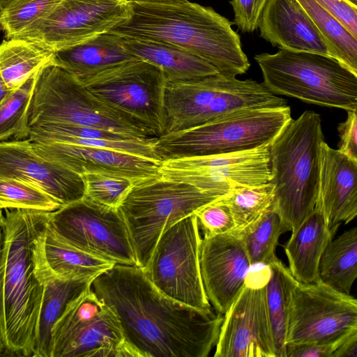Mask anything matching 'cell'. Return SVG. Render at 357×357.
Returning a JSON list of instances; mask_svg holds the SVG:
<instances>
[{
  "label": "cell",
  "mask_w": 357,
  "mask_h": 357,
  "mask_svg": "<svg viewBox=\"0 0 357 357\" xmlns=\"http://www.w3.org/2000/svg\"><path fill=\"white\" fill-rule=\"evenodd\" d=\"M130 13L128 0H61L50 14L15 38L56 52L110 31Z\"/></svg>",
  "instance_id": "obj_16"
},
{
  "label": "cell",
  "mask_w": 357,
  "mask_h": 357,
  "mask_svg": "<svg viewBox=\"0 0 357 357\" xmlns=\"http://www.w3.org/2000/svg\"><path fill=\"white\" fill-rule=\"evenodd\" d=\"M326 224L334 234L357 215V161L325 142L321 146L319 196Z\"/></svg>",
  "instance_id": "obj_21"
},
{
  "label": "cell",
  "mask_w": 357,
  "mask_h": 357,
  "mask_svg": "<svg viewBox=\"0 0 357 357\" xmlns=\"http://www.w3.org/2000/svg\"><path fill=\"white\" fill-rule=\"evenodd\" d=\"M255 60L261 70L263 84L275 95L357 110V75L332 56L280 50L256 54Z\"/></svg>",
  "instance_id": "obj_6"
},
{
  "label": "cell",
  "mask_w": 357,
  "mask_h": 357,
  "mask_svg": "<svg viewBox=\"0 0 357 357\" xmlns=\"http://www.w3.org/2000/svg\"><path fill=\"white\" fill-rule=\"evenodd\" d=\"M62 205L41 190L25 182L0 177V206L52 212Z\"/></svg>",
  "instance_id": "obj_36"
},
{
  "label": "cell",
  "mask_w": 357,
  "mask_h": 357,
  "mask_svg": "<svg viewBox=\"0 0 357 357\" xmlns=\"http://www.w3.org/2000/svg\"><path fill=\"white\" fill-rule=\"evenodd\" d=\"M221 197L161 176L134 184L119 208L126 223L137 266L142 270L147 267L167 229Z\"/></svg>",
  "instance_id": "obj_9"
},
{
  "label": "cell",
  "mask_w": 357,
  "mask_h": 357,
  "mask_svg": "<svg viewBox=\"0 0 357 357\" xmlns=\"http://www.w3.org/2000/svg\"><path fill=\"white\" fill-rule=\"evenodd\" d=\"M33 78L13 91L0 105V142L29 139L27 109Z\"/></svg>",
  "instance_id": "obj_34"
},
{
  "label": "cell",
  "mask_w": 357,
  "mask_h": 357,
  "mask_svg": "<svg viewBox=\"0 0 357 357\" xmlns=\"http://www.w3.org/2000/svg\"><path fill=\"white\" fill-rule=\"evenodd\" d=\"M47 223L64 241L86 252L116 264L137 266L119 208L83 197L50 212Z\"/></svg>",
  "instance_id": "obj_13"
},
{
  "label": "cell",
  "mask_w": 357,
  "mask_h": 357,
  "mask_svg": "<svg viewBox=\"0 0 357 357\" xmlns=\"http://www.w3.org/2000/svg\"><path fill=\"white\" fill-rule=\"evenodd\" d=\"M199 262L206 297L217 312L225 314L252 267L244 245L234 230L203 238Z\"/></svg>",
  "instance_id": "obj_18"
},
{
  "label": "cell",
  "mask_w": 357,
  "mask_h": 357,
  "mask_svg": "<svg viewBox=\"0 0 357 357\" xmlns=\"http://www.w3.org/2000/svg\"><path fill=\"white\" fill-rule=\"evenodd\" d=\"M320 280L331 288L350 294L357 278V227L345 231L326 245L319 265Z\"/></svg>",
  "instance_id": "obj_29"
},
{
  "label": "cell",
  "mask_w": 357,
  "mask_h": 357,
  "mask_svg": "<svg viewBox=\"0 0 357 357\" xmlns=\"http://www.w3.org/2000/svg\"><path fill=\"white\" fill-rule=\"evenodd\" d=\"M135 59L121 37L109 31L54 52L53 63L84 79Z\"/></svg>",
  "instance_id": "obj_25"
},
{
  "label": "cell",
  "mask_w": 357,
  "mask_h": 357,
  "mask_svg": "<svg viewBox=\"0 0 357 357\" xmlns=\"http://www.w3.org/2000/svg\"><path fill=\"white\" fill-rule=\"evenodd\" d=\"M234 231L241 240L252 266L272 263L277 258L280 236L288 231L273 204L257 219Z\"/></svg>",
  "instance_id": "obj_31"
},
{
  "label": "cell",
  "mask_w": 357,
  "mask_h": 357,
  "mask_svg": "<svg viewBox=\"0 0 357 357\" xmlns=\"http://www.w3.org/2000/svg\"><path fill=\"white\" fill-rule=\"evenodd\" d=\"M28 126L61 123L105 130L137 139L157 138L144 124L92 94L73 73L49 64L35 75L27 109Z\"/></svg>",
  "instance_id": "obj_5"
},
{
  "label": "cell",
  "mask_w": 357,
  "mask_h": 357,
  "mask_svg": "<svg viewBox=\"0 0 357 357\" xmlns=\"http://www.w3.org/2000/svg\"><path fill=\"white\" fill-rule=\"evenodd\" d=\"M3 209L1 208V207L0 206V214L2 212Z\"/></svg>",
  "instance_id": "obj_49"
},
{
  "label": "cell",
  "mask_w": 357,
  "mask_h": 357,
  "mask_svg": "<svg viewBox=\"0 0 357 357\" xmlns=\"http://www.w3.org/2000/svg\"><path fill=\"white\" fill-rule=\"evenodd\" d=\"M136 3H181L188 1V0H128Z\"/></svg>",
  "instance_id": "obj_45"
},
{
  "label": "cell",
  "mask_w": 357,
  "mask_h": 357,
  "mask_svg": "<svg viewBox=\"0 0 357 357\" xmlns=\"http://www.w3.org/2000/svg\"><path fill=\"white\" fill-rule=\"evenodd\" d=\"M331 357H357V331L340 341Z\"/></svg>",
  "instance_id": "obj_43"
},
{
  "label": "cell",
  "mask_w": 357,
  "mask_h": 357,
  "mask_svg": "<svg viewBox=\"0 0 357 357\" xmlns=\"http://www.w3.org/2000/svg\"><path fill=\"white\" fill-rule=\"evenodd\" d=\"M340 341L330 344H287L285 357H331Z\"/></svg>",
  "instance_id": "obj_42"
},
{
  "label": "cell",
  "mask_w": 357,
  "mask_h": 357,
  "mask_svg": "<svg viewBox=\"0 0 357 357\" xmlns=\"http://www.w3.org/2000/svg\"><path fill=\"white\" fill-rule=\"evenodd\" d=\"M286 105V100L250 79L217 74L184 81L167 80L164 134L198 126L244 109Z\"/></svg>",
  "instance_id": "obj_8"
},
{
  "label": "cell",
  "mask_w": 357,
  "mask_h": 357,
  "mask_svg": "<svg viewBox=\"0 0 357 357\" xmlns=\"http://www.w3.org/2000/svg\"><path fill=\"white\" fill-rule=\"evenodd\" d=\"M346 1H347L349 3L357 6V0H346Z\"/></svg>",
  "instance_id": "obj_48"
},
{
  "label": "cell",
  "mask_w": 357,
  "mask_h": 357,
  "mask_svg": "<svg viewBox=\"0 0 357 357\" xmlns=\"http://www.w3.org/2000/svg\"><path fill=\"white\" fill-rule=\"evenodd\" d=\"M271 144L231 153L165 160L160 175L223 197L238 188L270 182Z\"/></svg>",
  "instance_id": "obj_15"
},
{
  "label": "cell",
  "mask_w": 357,
  "mask_h": 357,
  "mask_svg": "<svg viewBox=\"0 0 357 357\" xmlns=\"http://www.w3.org/2000/svg\"><path fill=\"white\" fill-rule=\"evenodd\" d=\"M326 41L331 56L357 75V39L314 0H296Z\"/></svg>",
  "instance_id": "obj_32"
},
{
  "label": "cell",
  "mask_w": 357,
  "mask_h": 357,
  "mask_svg": "<svg viewBox=\"0 0 357 357\" xmlns=\"http://www.w3.org/2000/svg\"><path fill=\"white\" fill-rule=\"evenodd\" d=\"M274 186L271 183L247 186L231 191L222 199L231 211L235 229H240L256 219L269 208L273 202Z\"/></svg>",
  "instance_id": "obj_33"
},
{
  "label": "cell",
  "mask_w": 357,
  "mask_h": 357,
  "mask_svg": "<svg viewBox=\"0 0 357 357\" xmlns=\"http://www.w3.org/2000/svg\"><path fill=\"white\" fill-rule=\"evenodd\" d=\"M80 80L96 97L158 137L165 133L167 79L158 67L135 59Z\"/></svg>",
  "instance_id": "obj_11"
},
{
  "label": "cell",
  "mask_w": 357,
  "mask_h": 357,
  "mask_svg": "<svg viewBox=\"0 0 357 357\" xmlns=\"http://www.w3.org/2000/svg\"><path fill=\"white\" fill-rule=\"evenodd\" d=\"M3 210L1 315L6 356L34 357L43 285L34 273L33 243L47 222L50 212Z\"/></svg>",
  "instance_id": "obj_3"
},
{
  "label": "cell",
  "mask_w": 357,
  "mask_h": 357,
  "mask_svg": "<svg viewBox=\"0 0 357 357\" xmlns=\"http://www.w3.org/2000/svg\"><path fill=\"white\" fill-rule=\"evenodd\" d=\"M321 207L317 204L312 213L291 232L284 246L289 270L301 284L320 282L319 265L321 255L333 236Z\"/></svg>",
  "instance_id": "obj_24"
},
{
  "label": "cell",
  "mask_w": 357,
  "mask_h": 357,
  "mask_svg": "<svg viewBox=\"0 0 357 357\" xmlns=\"http://www.w3.org/2000/svg\"><path fill=\"white\" fill-rule=\"evenodd\" d=\"M61 0H14L0 10V30L6 39L17 37L50 14Z\"/></svg>",
  "instance_id": "obj_35"
},
{
  "label": "cell",
  "mask_w": 357,
  "mask_h": 357,
  "mask_svg": "<svg viewBox=\"0 0 357 357\" xmlns=\"http://www.w3.org/2000/svg\"><path fill=\"white\" fill-rule=\"evenodd\" d=\"M202 239L195 214L187 216L162 234L143 271L169 297L186 305L206 310L211 305L200 270Z\"/></svg>",
  "instance_id": "obj_12"
},
{
  "label": "cell",
  "mask_w": 357,
  "mask_h": 357,
  "mask_svg": "<svg viewBox=\"0 0 357 357\" xmlns=\"http://www.w3.org/2000/svg\"><path fill=\"white\" fill-rule=\"evenodd\" d=\"M233 22L211 7L186 1H130L129 17L109 32L120 36L166 42L206 60L221 75L236 77L250 66Z\"/></svg>",
  "instance_id": "obj_2"
},
{
  "label": "cell",
  "mask_w": 357,
  "mask_h": 357,
  "mask_svg": "<svg viewBox=\"0 0 357 357\" xmlns=\"http://www.w3.org/2000/svg\"><path fill=\"white\" fill-rule=\"evenodd\" d=\"M268 267L270 275L266 284V301L275 355L276 357H285L291 291L297 281L278 257Z\"/></svg>",
  "instance_id": "obj_30"
},
{
  "label": "cell",
  "mask_w": 357,
  "mask_h": 357,
  "mask_svg": "<svg viewBox=\"0 0 357 357\" xmlns=\"http://www.w3.org/2000/svg\"><path fill=\"white\" fill-rule=\"evenodd\" d=\"M357 331V301L321 281L296 282L291 296L287 344L339 342Z\"/></svg>",
  "instance_id": "obj_14"
},
{
  "label": "cell",
  "mask_w": 357,
  "mask_h": 357,
  "mask_svg": "<svg viewBox=\"0 0 357 357\" xmlns=\"http://www.w3.org/2000/svg\"><path fill=\"white\" fill-rule=\"evenodd\" d=\"M31 142L38 155L79 175L113 174L129 178L136 183L160 176V160L96 146Z\"/></svg>",
  "instance_id": "obj_20"
},
{
  "label": "cell",
  "mask_w": 357,
  "mask_h": 357,
  "mask_svg": "<svg viewBox=\"0 0 357 357\" xmlns=\"http://www.w3.org/2000/svg\"><path fill=\"white\" fill-rule=\"evenodd\" d=\"M85 185L84 197L97 204L119 208L137 183L133 180L113 174L89 173L81 175Z\"/></svg>",
  "instance_id": "obj_37"
},
{
  "label": "cell",
  "mask_w": 357,
  "mask_h": 357,
  "mask_svg": "<svg viewBox=\"0 0 357 357\" xmlns=\"http://www.w3.org/2000/svg\"><path fill=\"white\" fill-rule=\"evenodd\" d=\"M195 214L204 238L228 233L236 229L230 208L222 197L204 206Z\"/></svg>",
  "instance_id": "obj_38"
},
{
  "label": "cell",
  "mask_w": 357,
  "mask_h": 357,
  "mask_svg": "<svg viewBox=\"0 0 357 357\" xmlns=\"http://www.w3.org/2000/svg\"><path fill=\"white\" fill-rule=\"evenodd\" d=\"M0 177L29 183L62 205L78 201L85 194L81 175L38 155L29 139L0 142Z\"/></svg>",
  "instance_id": "obj_19"
},
{
  "label": "cell",
  "mask_w": 357,
  "mask_h": 357,
  "mask_svg": "<svg viewBox=\"0 0 357 357\" xmlns=\"http://www.w3.org/2000/svg\"><path fill=\"white\" fill-rule=\"evenodd\" d=\"M93 280L50 278L43 282V294L36 331L34 357H50L52 330L55 322L66 305L90 287Z\"/></svg>",
  "instance_id": "obj_27"
},
{
  "label": "cell",
  "mask_w": 357,
  "mask_h": 357,
  "mask_svg": "<svg viewBox=\"0 0 357 357\" xmlns=\"http://www.w3.org/2000/svg\"><path fill=\"white\" fill-rule=\"evenodd\" d=\"M50 357H138L114 312L91 289L66 306L52 330Z\"/></svg>",
  "instance_id": "obj_10"
},
{
  "label": "cell",
  "mask_w": 357,
  "mask_h": 357,
  "mask_svg": "<svg viewBox=\"0 0 357 357\" xmlns=\"http://www.w3.org/2000/svg\"><path fill=\"white\" fill-rule=\"evenodd\" d=\"M54 53L22 38L3 40L0 43V75L8 89H19L42 68L54 64Z\"/></svg>",
  "instance_id": "obj_28"
},
{
  "label": "cell",
  "mask_w": 357,
  "mask_h": 357,
  "mask_svg": "<svg viewBox=\"0 0 357 357\" xmlns=\"http://www.w3.org/2000/svg\"><path fill=\"white\" fill-rule=\"evenodd\" d=\"M347 112V119L337 126L340 137L337 150L357 161V110Z\"/></svg>",
  "instance_id": "obj_41"
},
{
  "label": "cell",
  "mask_w": 357,
  "mask_h": 357,
  "mask_svg": "<svg viewBox=\"0 0 357 357\" xmlns=\"http://www.w3.org/2000/svg\"><path fill=\"white\" fill-rule=\"evenodd\" d=\"M13 91L8 89L0 75V105L8 97Z\"/></svg>",
  "instance_id": "obj_46"
},
{
  "label": "cell",
  "mask_w": 357,
  "mask_h": 357,
  "mask_svg": "<svg viewBox=\"0 0 357 357\" xmlns=\"http://www.w3.org/2000/svg\"><path fill=\"white\" fill-rule=\"evenodd\" d=\"M357 39V6L346 0H314Z\"/></svg>",
  "instance_id": "obj_40"
},
{
  "label": "cell",
  "mask_w": 357,
  "mask_h": 357,
  "mask_svg": "<svg viewBox=\"0 0 357 357\" xmlns=\"http://www.w3.org/2000/svg\"><path fill=\"white\" fill-rule=\"evenodd\" d=\"M1 214H0V215H1ZM2 244H3V233H2V229H1V224H0V356H6V347L4 344L3 331H2V315H1V271Z\"/></svg>",
  "instance_id": "obj_44"
},
{
  "label": "cell",
  "mask_w": 357,
  "mask_h": 357,
  "mask_svg": "<svg viewBox=\"0 0 357 357\" xmlns=\"http://www.w3.org/2000/svg\"><path fill=\"white\" fill-rule=\"evenodd\" d=\"M14 0H0V10L5 8L9 3Z\"/></svg>",
  "instance_id": "obj_47"
},
{
  "label": "cell",
  "mask_w": 357,
  "mask_h": 357,
  "mask_svg": "<svg viewBox=\"0 0 357 357\" xmlns=\"http://www.w3.org/2000/svg\"><path fill=\"white\" fill-rule=\"evenodd\" d=\"M215 357H276L266 284H245L225 313Z\"/></svg>",
  "instance_id": "obj_17"
},
{
  "label": "cell",
  "mask_w": 357,
  "mask_h": 357,
  "mask_svg": "<svg viewBox=\"0 0 357 357\" xmlns=\"http://www.w3.org/2000/svg\"><path fill=\"white\" fill-rule=\"evenodd\" d=\"M91 289L114 312L138 357H207L217 343L223 314L169 297L137 266L115 264Z\"/></svg>",
  "instance_id": "obj_1"
},
{
  "label": "cell",
  "mask_w": 357,
  "mask_h": 357,
  "mask_svg": "<svg viewBox=\"0 0 357 357\" xmlns=\"http://www.w3.org/2000/svg\"><path fill=\"white\" fill-rule=\"evenodd\" d=\"M120 37L130 54L160 68L167 80L184 81L220 74L206 60L173 44Z\"/></svg>",
  "instance_id": "obj_26"
},
{
  "label": "cell",
  "mask_w": 357,
  "mask_h": 357,
  "mask_svg": "<svg viewBox=\"0 0 357 357\" xmlns=\"http://www.w3.org/2000/svg\"><path fill=\"white\" fill-rule=\"evenodd\" d=\"M323 142L321 117L307 110L292 119L271 144L273 207L287 231H296L317 204Z\"/></svg>",
  "instance_id": "obj_4"
},
{
  "label": "cell",
  "mask_w": 357,
  "mask_h": 357,
  "mask_svg": "<svg viewBox=\"0 0 357 357\" xmlns=\"http://www.w3.org/2000/svg\"><path fill=\"white\" fill-rule=\"evenodd\" d=\"M291 119L288 105L244 109L164 134L155 141L154 149L160 161L252 150L272 143Z\"/></svg>",
  "instance_id": "obj_7"
},
{
  "label": "cell",
  "mask_w": 357,
  "mask_h": 357,
  "mask_svg": "<svg viewBox=\"0 0 357 357\" xmlns=\"http://www.w3.org/2000/svg\"><path fill=\"white\" fill-rule=\"evenodd\" d=\"M268 0H231L234 24L242 33H252L258 24L264 8Z\"/></svg>",
  "instance_id": "obj_39"
},
{
  "label": "cell",
  "mask_w": 357,
  "mask_h": 357,
  "mask_svg": "<svg viewBox=\"0 0 357 357\" xmlns=\"http://www.w3.org/2000/svg\"><path fill=\"white\" fill-rule=\"evenodd\" d=\"M33 259L36 277L42 284L50 278L94 279L116 264L67 243L47 222L33 240Z\"/></svg>",
  "instance_id": "obj_22"
},
{
  "label": "cell",
  "mask_w": 357,
  "mask_h": 357,
  "mask_svg": "<svg viewBox=\"0 0 357 357\" xmlns=\"http://www.w3.org/2000/svg\"><path fill=\"white\" fill-rule=\"evenodd\" d=\"M258 29L263 39L280 50L331 56L324 38L296 0H268Z\"/></svg>",
  "instance_id": "obj_23"
}]
</instances>
